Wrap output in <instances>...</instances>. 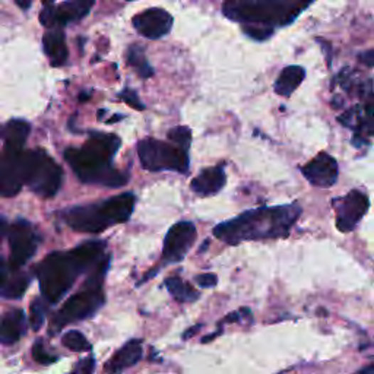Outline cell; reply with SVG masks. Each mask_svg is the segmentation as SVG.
<instances>
[{
	"label": "cell",
	"mask_w": 374,
	"mask_h": 374,
	"mask_svg": "<svg viewBox=\"0 0 374 374\" xmlns=\"http://www.w3.org/2000/svg\"><path fill=\"white\" fill-rule=\"evenodd\" d=\"M311 2L297 0H243V2H225L223 14L243 26H260L274 30L275 26L289 25L307 9Z\"/></svg>",
	"instance_id": "5"
},
{
	"label": "cell",
	"mask_w": 374,
	"mask_h": 374,
	"mask_svg": "<svg viewBox=\"0 0 374 374\" xmlns=\"http://www.w3.org/2000/svg\"><path fill=\"white\" fill-rule=\"evenodd\" d=\"M15 4H16L21 9H23V11H26V9H28V8L31 6V2H19V0H15Z\"/></svg>",
	"instance_id": "38"
},
{
	"label": "cell",
	"mask_w": 374,
	"mask_h": 374,
	"mask_svg": "<svg viewBox=\"0 0 374 374\" xmlns=\"http://www.w3.org/2000/svg\"><path fill=\"white\" fill-rule=\"evenodd\" d=\"M300 215L301 206L299 203L250 209L218 224L212 234L230 246L255 240L281 238L289 234Z\"/></svg>",
	"instance_id": "2"
},
{
	"label": "cell",
	"mask_w": 374,
	"mask_h": 374,
	"mask_svg": "<svg viewBox=\"0 0 374 374\" xmlns=\"http://www.w3.org/2000/svg\"><path fill=\"white\" fill-rule=\"evenodd\" d=\"M338 120L343 126L353 129V144L357 148L365 145L374 135V92L364 97L361 104L346 110Z\"/></svg>",
	"instance_id": "10"
},
{
	"label": "cell",
	"mask_w": 374,
	"mask_h": 374,
	"mask_svg": "<svg viewBox=\"0 0 374 374\" xmlns=\"http://www.w3.org/2000/svg\"><path fill=\"white\" fill-rule=\"evenodd\" d=\"M120 144V138L112 133L94 132L81 148H68L63 155L66 163L82 183L114 189L124 186L129 180L127 174L113 166Z\"/></svg>",
	"instance_id": "3"
},
{
	"label": "cell",
	"mask_w": 374,
	"mask_h": 374,
	"mask_svg": "<svg viewBox=\"0 0 374 374\" xmlns=\"http://www.w3.org/2000/svg\"><path fill=\"white\" fill-rule=\"evenodd\" d=\"M33 357H34V360L37 363H40L43 365H48V364H53L55 361H58L56 356H50L48 353H46L44 346L41 345V341L34 343V346H33Z\"/></svg>",
	"instance_id": "29"
},
{
	"label": "cell",
	"mask_w": 374,
	"mask_h": 374,
	"mask_svg": "<svg viewBox=\"0 0 374 374\" xmlns=\"http://www.w3.org/2000/svg\"><path fill=\"white\" fill-rule=\"evenodd\" d=\"M26 332V317L23 310L12 309L2 319V328H0V341L4 345L15 343Z\"/></svg>",
	"instance_id": "21"
},
{
	"label": "cell",
	"mask_w": 374,
	"mask_h": 374,
	"mask_svg": "<svg viewBox=\"0 0 374 374\" xmlns=\"http://www.w3.org/2000/svg\"><path fill=\"white\" fill-rule=\"evenodd\" d=\"M225 183H227L225 166L218 164L215 167H209V169L202 170L199 176H196L192 180L191 187L196 195L202 198H208V196H213L218 192H221Z\"/></svg>",
	"instance_id": "17"
},
{
	"label": "cell",
	"mask_w": 374,
	"mask_h": 374,
	"mask_svg": "<svg viewBox=\"0 0 374 374\" xmlns=\"http://www.w3.org/2000/svg\"><path fill=\"white\" fill-rule=\"evenodd\" d=\"M336 212V228L341 233H351L370 208V201L361 191H351L342 198L332 201Z\"/></svg>",
	"instance_id": "11"
},
{
	"label": "cell",
	"mask_w": 374,
	"mask_h": 374,
	"mask_svg": "<svg viewBox=\"0 0 374 374\" xmlns=\"http://www.w3.org/2000/svg\"><path fill=\"white\" fill-rule=\"evenodd\" d=\"M196 282L202 288H212L218 284V277L215 274H210V272L202 274V275L196 277Z\"/></svg>",
	"instance_id": "33"
},
{
	"label": "cell",
	"mask_w": 374,
	"mask_h": 374,
	"mask_svg": "<svg viewBox=\"0 0 374 374\" xmlns=\"http://www.w3.org/2000/svg\"><path fill=\"white\" fill-rule=\"evenodd\" d=\"M306 180L316 187H331L338 180V163L328 152H319L301 169Z\"/></svg>",
	"instance_id": "16"
},
{
	"label": "cell",
	"mask_w": 374,
	"mask_h": 374,
	"mask_svg": "<svg viewBox=\"0 0 374 374\" xmlns=\"http://www.w3.org/2000/svg\"><path fill=\"white\" fill-rule=\"evenodd\" d=\"M31 132V126L28 122L22 119L9 120L2 129V141L4 149L11 151H23V145L28 139Z\"/></svg>",
	"instance_id": "22"
},
{
	"label": "cell",
	"mask_w": 374,
	"mask_h": 374,
	"mask_svg": "<svg viewBox=\"0 0 374 374\" xmlns=\"http://www.w3.org/2000/svg\"><path fill=\"white\" fill-rule=\"evenodd\" d=\"M94 367H95L94 357H88V358H85L82 361H79L76 364L73 373H70V374H92Z\"/></svg>",
	"instance_id": "32"
},
{
	"label": "cell",
	"mask_w": 374,
	"mask_h": 374,
	"mask_svg": "<svg viewBox=\"0 0 374 374\" xmlns=\"http://www.w3.org/2000/svg\"><path fill=\"white\" fill-rule=\"evenodd\" d=\"M138 156L146 171H177L187 174L191 169L189 152L171 142L146 138L138 142Z\"/></svg>",
	"instance_id": "7"
},
{
	"label": "cell",
	"mask_w": 374,
	"mask_h": 374,
	"mask_svg": "<svg viewBox=\"0 0 374 374\" xmlns=\"http://www.w3.org/2000/svg\"><path fill=\"white\" fill-rule=\"evenodd\" d=\"M43 47L51 66L60 68L66 65L69 50L66 47V38L62 28L48 30L43 37Z\"/></svg>",
	"instance_id": "20"
},
{
	"label": "cell",
	"mask_w": 374,
	"mask_h": 374,
	"mask_svg": "<svg viewBox=\"0 0 374 374\" xmlns=\"http://www.w3.org/2000/svg\"><path fill=\"white\" fill-rule=\"evenodd\" d=\"M94 2H84V0H75V2L62 4H47L40 14V22L47 26L48 30L63 28L68 23L79 22L84 19L92 9Z\"/></svg>",
	"instance_id": "13"
},
{
	"label": "cell",
	"mask_w": 374,
	"mask_h": 374,
	"mask_svg": "<svg viewBox=\"0 0 374 374\" xmlns=\"http://www.w3.org/2000/svg\"><path fill=\"white\" fill-rule=\"evenodd\" d=\"M208 243H209V240H205L203 245H202V247L199 249V253H203V252L208 249Z\"/></svg>",
	"instance_id": "39"
},
{
	"label": "cell",
	"mask_w": 374,
	"mask_h": 374,
	"mask_svg": "<svg viewBox=\"0 0 374 374\" xmlns=\"http://www.w3.org/2000/svg\"><path fill=\"white\" fill-rule=\"evenodd\" d=\"M167 137H169V141H171V144L177 145L183 151L189 152V148H191V144H192V130H191V127H187V126L173 127V129L169 130Z\"/></svg>",
	"instance_id": "27"
},
{
	"label": "cell",
	"mask_w": 374,
	"mask_h": 374,
	"mask_svg": "<svg viewBox=\"0 0 374 374\" xmlns=\"http://www.w3.org/2000/svg\"><path fill=\"white\" fill-rule=\"evenodd\" d=\"M201 328H202V325H196V326H193L192 329L186 331V332H184V335H183V339H189V338L195 336V335H196V332H198V331H201Z\"/></svg>",
	"instance_id": "36"
},
{
	"label": "cell",
	"mask_w": 374,
	"mask_h": 374,
	"mask_svg": "<svg viewBox=\"0 0 374 374\" xmlns=\"http://www.w3.org/2000/svg\"><path fill=\"white\" fill-rule=\"evenodd\" d=\"M173 16L161 8H151L133 16L132 23L142 37L158 40L166 37L173 28Z\"/></svg>",
	"instance_id": "14"
},
{
	"label": "cell",
	"mask_w": 374,
	"mask_h": 374,
	"mask_svg": "<svg viewBox=\"0 0 374 374\" xmlns=\"http://www.w3.org/2000/svg\"><path fill=\"white\" fill-rule=\"evenodd\" d=\"M356 374H374V363L370 364V365H367V367H364L363 370L357 371Z\"/></svg>",
	"instance_id": "37"
},
{
	"label": "cell",
	"mask_w": 374,
	"mask_h": 374,
	"mask_svg": "<svg viewBox=\"0 0 374 374\" xmlns=\"http://www.w3.org/2000/svg\"><path fill=\"white\" fill-rule=\"evenodd\" d=\"M358 60H360L363 65L368 66V68H374V48L360 53V55H358Z\"/></svg>",
	"instance_id": "34"
},
{
	"label": "cell",
	"mask_w": 374,
	"mask_h": 374,
	"mask_svg": "<svg viewBox=\"0 0 374 374\" xmlns=\"http://www.w3.org/2000/svg\"><path fill=\"white\" fill-rule=\"evenodd\" d=\"M127 65L137 70L142 79H148L154 75L152 66L148 63L145 56V47L139 44H132L127 48Z\"/></svg>",
	"instance_id": "25"
},
{
	"label": "cell",
	"mask_w": 374,
	"mask_h": 374,
	"mask_svg": "<svg viewBox=\"0 0 374 374\" xmlns=\"http://www.w3.org/2000/svg\"><path fill=\"white\" fill-rule=\"evenodd\" d=\"M142 358V341L132 339L126 342L122 348L105 364L107 374H120L124 368L135 365Z\"/></svg>",
	"instance_id": "19"
},
{
	"label": "cell",
	"mask_w": 374,
	"mask_h": 374,
	"mask_svg": "<svg viewBox=\"0 0 374 374\" xmlns=\"http://www.w3.org/2000/svg\"><path fill=\"white\" fill-rule=\"evenodd\" d=\"M240 314H242V311H240V313H230L224 320H223V324H233V322H238V320L240 319H242V316H240Z\"/></svg>",
	"instance_id": "35"
},
{
	"label": "cell",
	"mask_w": 374,
	"mask_h": 374,
	"mask_svg": "<svg viewBox=\"0 0 374 374\" xmlns=\"http://www.w3.org/2000/svg\"><path fill=\"white\" fill-rule=\"evenodd\" d=\"M62 343L66 346L68 350H70L73 353L91 351V343L88 342V339L85 338L84 333L78 332V331H70V332L65 333L62 338Z\"/></svg>",
	"instance_id": "26"
},
{
	"label": "cell",
	"mask_w": 374,
	"mask_h": 374,
	"mask_svg": "<svg viewBox=\"0 0 374 374\" xmlns=\"http://www.w3.org/2000/svg\"><path fill=\"white\" fill-rule=\"evenodd\" d=\"M196 237H198V231L193 223L180 221L174 224L169 230L164 238V247H163L164 265L181 262L186 257L187 252H189L195 245Z\"/></svg>",
	"instance_id": "12"
},
{
	"label": "cell",
	"mask_w": 374,
	"mask_h": 374,
	"mask_svg": "<svg viewBox=\"0 0 374 374\" xmlns=\"http://www.w3.org/2000/svg\"><path fill=\"white\" fill-rule=\"evenodd\" d=\"M164 284L173 299L180 303H193L199 299V292L191 284H186L178 277H169Z\"/></svg>",
	"instance_id": "24"
},
{
	"label": "cell",
	"mask_w": 374,
	"mask_h": 374,
	"mask_svg": "<svg viewBox=\"0 0 374 374\" xmlns=\"http://www.w3.org/2000/svg\"><path fill=\"white\" fill-rule=\"evenodd\" d=\"M306 78V70L301 66H287L278 76L274 90L278 95L289 97L296 91Z\"/></svg>",
	"instance_id": "23"
},
{
	"label": "cell",
	"mask_w": 374,
	"mask_h": 374,
	"mask_svg": "<svg viewBox=\"0 0 374 374\" xmlns=\"http://www.w3.org/2000/svg\"><path fill=\"white\" fill-rule=\"evenodd\" d=\"M243 31L247 37L257 40V41H263L274 34V30L260 28V26H243Z\"/></svg>",
	"instance_id": "31"
},
{
	"label": "cell",
	"mask_w": 374,
	"mask_h": 374,
	"mask_svg": "<svg viewBox=\"0 0 374 374\" xmlns=\"http://www.w3.org/2000/svg\"><path fill=\"white\" fill-rule=\"evenodd\" d=\"M105 303V296L102 288H88L84 287L82 291H79L66 300L62 309L56 313L51 320V332H58L63 329L69 324L79 322L94 316Z\"/></svg>",
	"instance_id": "8"
},
{
	"label": "cell",
	"mask_w": 374,
	"mask_h": 374,
	"mask_svg": "<svg viewBox=\"0 0 374 374\" xmlns=\"http://www.w3.org/2000/svg\"><path fill=\"white\" fill-rule=\"evenodd\" d=\"M11 259H9V269L19 271L22 266L31 260L37 253L40 237L36 233L34 227L26 220H18L9 225L8 234Z\"/></svg>",
	"instance_id": "9"
},
{
	"label": "cell",
	"mask_w": 374,
	"mask_h": 374,
	"mask_svg": "<svg viewBox=\"0 0 374 374\" xmlns=\"http://www.w3.org/2000/svg\"><path fill=\"white\" fill-rule=\"evenodd\" d=\"M119 98L123 100L124 102H127L129 105H132L133 109H137V110H145L144 102L139 100L137 91H133L132 88H124V90L119 94Z\"/></svg>",
	"instance_id": "30"
},
{
	"label": "cell",
	"mask_w": 374,
	"mask_h": 374,
	"mask_svg": "<svg viewBox=\"0 0 374 374\" xmlns=\"http://www.w3.org/2000/svg\"><path fill=\"white\" fill-rule=\"evenodd\" d=\"M23 151L4 149L0 159V193L4 198H11L19 193L23 186L21 158Z\"/></svg>",
	"instance_id": "15"
},
{
	"label": "cell",
	"mask_w": 374,
	"mask_h": 374,
	"mask_svg": "<svg viewBox=\"0 0 374 374\" xmlns=\"http://www.w3.org/2000/svg\"><path fill=\"white\" fill-rule=\"evenodd\" d=\"M0 282H2V287H0V292H2V297L8 300H19L26 288L30 287L31 278L30 275H26L25 272L14 271L9 269L8 262L2 259V268H0Z\"/></svg>",
	"instance_id": "18"
},
{
	"label": "cell",
	"mask_w": 374,
	"mask_h": 374,
	"mask_svg": "<svg viewBox=\"0 0 374 374\" xmlns=\"http://www.w3.org/2000/svg\"><path fill=\"white\" fill-rule=\"evenodd\" d=\"M135 205L137 196L127 192L105 201L66 208L60 217L73 231L98 234L129 221Z\"/></svg>",
	"instance_id": "4"
},
{
	"label": "cell",
	"mask_w": 374,
	"mask_h": 374,
	"mask_svg": "<svg viewBox=\"0 0 374 374\" xmlns=\"http://www.w3.org/2000/svg\"><path fill=\"white\" fill-rule=\"evenodd\" d=\"M21 166L23 184L36 195L50 199L60 191L63 170L44 149L23 151Z\"/></svg>",
	"instance_id": "6"
},
{
	"label": "cell",
	"mask_w": 374,
	"mask_h": 374,
	"mask_svg": "<svg viewBox=\"0 0 374 374\" xmlns=\"http://www.w3.org/2000/svg\"><path fill=\"white\" fill-rule=\"evenodd\" d=\"M47 301L43 297H38L33 301L31 310H30V324L34 331H40L41 326L46 322L47 316Z\"/></svg>",
	"instance_id": "28"
},
{
	"label": "cell",
	"mask_w": 374,
	"mask_h": 374,
	"mask_svg": "<svg viewBox=\"0 0 374 374\" xmlns=\"http://www.w3.org/2000/svg\"><path fill=\"white\" fill-rule=\"evenodd\" d=\"M105 242L91 240L68 252H53L36 265L34 274L43 299L48 304L59 303L70 291L76 279L92 274L110 256H105Z\"/></svg>",
	"instance_id": "1"
}]
</instances>
